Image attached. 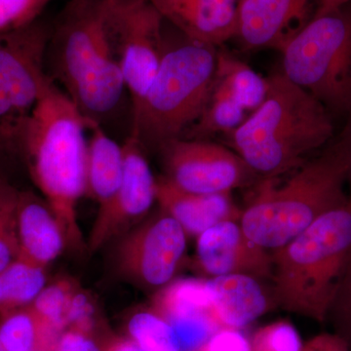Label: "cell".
<instances>
[{
	"mask_svg": "<svg viewBox=\"0 0 351 351\" xmlns=\"http://www.w3.org/2000/svg\"><path fill=\"white\" fill-rule=\"evenodd\" d=\"M75 291L71 281L62 279L46 285L31 306L50 326L63 332L66 329L69 304Z\"/></svg>",
	"mask_w": 351,
	"mask_h": 351,
	"instance_id": "cell-26",
	"label": "cell"
},
{
	"mask_svg": "<svg viewBox=\"0 0 351 351\" xmlns=\"http://www.w3.org/2000/svg\"><path fill=\"white\" fill-rule=\"evenodd\" d=\"M58 337L31 306L1 314L0 351H54Z\"/></svg>",
	"mask_w": 351,
	"mask_h": 351,
	"instance_id": "cell-21",
	"label": "cell"
},
{
	"mask_svg": "<svg viewBox=\"0 0 351 351\" xmlns=\"http://www.w3.org/2000/svg\"><path fill=\"white\" fill-rule=\"evenodd\" d=\"M304 351H350V348L332 332L314 337L304 345Z\"/></svg>",
	"mask_w": 351,
	"mask_h": 351,
	"instance_id": "cell-34",
	"label": "cell"
},
{
	"mask_svg": "<svg viewBox=\"0 0 351 351\" xmlns=\"http://www.w3.org/2000/svg\"><path fill=\"white\" fill-rule=\"evenodd\" d=\"M212 316L219 328L241 329L269 311L272 300L265 294L258 279L244 274L213 277Z\"/></svg>",
	"mask_w": 351,
	"mask_h": 351,
	"instance_id": "cell-19",
	"label": "cell"
},
{
	"mask_svg": "<svg viewBox=\"0 0 351 351\" xmlns=\"http://www.w3.org/2000/svg\"><path fill=\"white\" fill-rule=\"evenodd\" d=\"M107 351H144L132 339L119 341L110 346Z\"/></svg>",
	"mask_w": 351,
	"mask_h": 351,
	"instance_id": "cell-36",
	"label": "cell"
},
{
	"mask_svg": "<svg viewBox=\"0 0 351 351\" xmlns=\"http://www.w3.org/2000/svg\"><path fill=\"white\" fill-rule=\"evenodd\" d=\"M122 147L124 170L121 184L107 206L99 209L90 235L92 252L144 217L156 201V178L145 158L144 147L130 135Z\"/></svg>",
	"mask_w": 351,
	"mask_h": 351,
	"instance_id": "cell-13",
	"label": "cell"
},
{
	"mask_svg": "<svg viewBox=\"0 0 351 351\" xmlns=\"http://www.w3.org/2000/svg\"><path fill=\"white\" fill-rule=\"evenodd\" d=\"M212 308L209 283L201 279L171 281L159 290L154 300V311L168 321L196 314L212 315Z\"/></svg>",
	"mask_w": 351,
	"mask_h": 351,
	"instance_id": "cell-22",
	"label": "cell"
},
{
	"mask_svg": "<svg viewBox=\"0 0 351 351\" xmlns=\"http://www.w3.org/2000/svg\"><path fill=\"white\" fill-rule=\"evenodd\" d=\"M267 82L262 105L230 138L235 152L256 174L277 178L297 169L307 154L326 145L334 126L327 108L283 73Z\"/></svg>",
	"mask_w": 351,
	"mask_h": 351,
	"instance_id": "cell-4",
	"label": "cell"
},
{
	"mask_svg": "<svg viewBox=\"0 0 351 351\" xmlns=\"http://www.w3.org/2000/svg\"><path fill=\"white\" fill-rule=\"evenodd\" d=\"M160 151L165 177L189 193H230L258 177L237 152L202 138H176Z\"/></svg>",
	"mask_w": 351,
	"mask_h": 351,
	"instance_id": "cell-10",
	"label": "cell"
},
{
	"mask_svg": "<svg viewBox=\"0 0 351 351\" xmlns=\"http://www.w3.org/2000/svg\"><path fill=\"white\" fill-rule=\"evenodd\" d=\"M267 78L226 53H217L211 93L199 119L188 138H202L219 132L239 128L265 101Z\"/></svg>",
	"mask_w": 351,
	"mask_h": 351,
	"instance_id": "cell-11",
	"label": "cell"
},
{
	"mask_svg": "<svg viewBox=\"0 0 351 351\" xmlns=\"http://www.w3.org/2000/svg\"><path fill=\"white\" fill-rule=\"evenodd\" d=\"M237 1H239V0H237Z\"/></svg>",
	"mask_w": 351,
	"mask_h": 351,
	"instance_id": "cell-39",
	"label": "cell"
},
{
	"mask_svg": "<svg viewBox=\"0 0 351 351\" xmlns=\"http://www.w3.org/2000/svg\"><path fill=\"white\" fill-rule=\"evenodd\" d=\"M345 142L348 152V179L351 181V112L348 113L345 128L339 136Z\"/></svg>",
	"mask_w": 351,
	"mask_h": 351,
	"instance_id": "cell-35",
	"label": "cell"
},
{
	"mask_svg": "<svg viewBox=\"0 0 351 351\" xmlns=\"http://www.w3.org/2000/svg\"><path fill=\"white\" fill-rule=\"evenodd\" d=\"M128 332L132 341L144 351H182L174 328L156 311L134 314Z\"/></svg>",
	"mask_w": 351,
	"mask_h": 351,
	"instance_id": "cell-24",
	"label": "cell"
},
{
	"mask_svg": "<svg viewBox=\"0 0 351 351\" xmlns=\"http://www.w3.org/2000/svg\"><path fill=\"white\" fill-rule=\"evenodd\" d=\"M0 176H3V175H2L1 173H0Z\"/></svg>",
	"mask_w": 351,
	"mask_h": 351,
	"instance_id": "cell-38",
	"label": "cell"
},
{
	"mask_svg": "<svg viewBox=\"0 0 351 351\" xmlns=\"http://www.w3.org/2000/svg\"><path fill=\"white\" fill-rule=\"evenodd\" d=\"M53 22L0 34V156H22L29 120L51 82L45 66Z\"/></svg>",
	"mask_w": 351,
	"mask_h": 351,
	"instance_id": "cell-8",
	"label": "cell"
},
{
	"mask_svg": "<svg viewBox=\"0 0 351 351\" xmlns=\"http://www.w3.org/2000/svg\"><path fill=\"white\" fill-rule=\"evenodd\" d=\"M93 304L89 298L76 290L69 304L66 328L89 332L93 322Z\"/></svg>",
	"mask_w": 351,
	"mask_h": 351,
	"instance_id": "cell-32",
	"label": "cell"
},
{
	"mask_svg": "<svg viewBox=\"0 0 351 351\" xmlns=\"http://www.w3.org/2000/svg\"><path fill=\"white\" fill-rule=\"evenodd\" d=\"M85 195L96 201L99 209L107 206L119 191L124 170L123 147L106 133L100 122L87 119Z\"/></svg>",
	"mask_w": 351,
	"mask_h": 351,
	"instance_id": "cell-20",
	"label": "cell"
},
{
	"mask_svg": "<svg viewBox=\"0 0 351 351\" xmlns=\"http://www.w3.org/2000/svg\"><path fill=\"white\" fill-rule=\"evenodd\" d=\"M348 147L338 137L319 156L302 163L287 181L263 178L255 196L242 211L245 234L263 248L276 250L301 234L314 221L350 199Z\"/></svg>",
	"mask_w": 351,
	"mask_h": 351,
	"instance_id": "cell-3",
	"label": "cell"
},
{
	"mask_svg": "<svg viewBox=\"0 0 351 351\" xmlns=\"http://www.w3.org/2000/svg\"><path fill=\"white\" fill-rule=\"evenodd\" d=\"M86 120L56 83L49 85L32 112L22 156L32 181L59 221L66 244L80 246L77 205L85 195Z\"/></svg>",
	"mask_w": 351,
	"mask_h": 351,
	"instance_id": "cell-1",
	"label": "cell"
},
{
	"mask_svg": "<svg viewBox=\"0 0 351 351\" xmlns=\"http://www.w3.org/2000/svg\"><path fill=\"white\" fill-rule=\"evenodd\" d=\"M325 0H239L237 32L245 49H276L286 45L321 13Z\"/></svg>",
	"mask_w": 351,
	"mask_h": 351,
	"instance_id": "cell-14",
	"label": "cell"
},
{
	"mask_svg": "<svg viewBox=\"0 0 351 351\" xmlns=\"http://www.w3.org/2000/svg\"><path fill=\"white\" fill-rule=\"evenodd\" d=\"M186 38L166 48L151 86L133 110L132 133L145 147L160 149L181 138L206 107L216 71V48Z\"/></svg>",
	"mask_w": 351,
	"mask_h": 351,
	"instance_id": "cell-6",
	"label": "cell"
},
{
	"mask_svg": "<svg viewBox=\"0 0 351 351\" xmlns=\"http://www.w3.org/2000/svg\"><path fill=\"white\" fill-rule=\"evenodd\" d=\"M186 237L182 226L161 211L127 235L119 249L120 269L138 285L161 290L179 267Z\"/></svg>",
	"mask_w": 351,
	"mask_h": 351,
	"instance_id": "cell-12",
	"label": "cell"
},
{
	"mask_svg": "<svg viewBox=\"0 0 351 351\" xmlns=\"http://www.w3.org/2000/svg\"><path fill=\"white\" fill-rule=\"evenodd\" d=\"M201 267L212 277L244 274L272 278V257L245 234L235 221H226L197 237Z\"/></svg>",
	"mask_w": 351,
	"mask_h": 351,
	"instance_id": "cell-15",
	"label": "cell"
},
{
	"mask_svg": "<svg viewBox=\"0 0 351 351\" xmlns=\"http://www.w3.org/2000/svg\"><path fill=\"white\" fill-rule=\"evenodd\" d=\"M334 334L351 348V258L327 314Z\"/></svg>",
	"mask_w": 351,
	"mask_h": 351,
	"instance_id": "cell-30",
	"label": "cell"
},
{
	"mask_svg": "<svg viewBox=\"0 0 351 351\" xmlns=\"http://www.w3.org/2000/svg\"><path fill=\"white\" fill-rule=\"evenodd\" d=\"M54 351H101L87 332L68 329L58 337Z\"/></svg>",
	"mask_w": 351,
	"mask_h": 351,
	"instance_id": "cell-33",
	"label": "cell"
},
{
	"mask_svg": "<svg viewBox=\"0 0 351 351\" xmlns=\"http://www.w3.org/2000/svg\"><path fill=\"white\" fill-rule=\"evenodd\" d=\"M156 202L161 211L172 217L186 235L193 237H199L223 221H237L242 214L230 193H189L178 188L165 176L156 179Z\"/></svg>",
	"mask_w": 351,
	"mask_h": 351,
	"instance_id": "cell-17",
	"label": "cell"
},
{
	"mask_svg": "<svg viewBox=\"0 0 351 351\" xmlns=\"http://www.w3.org/2000/svg\"><path fill=\"white\" fill-rule=\"evenodd\" d=\"M105 0H71L53 21L47 75L87 119L100 122L126 89L104 23Z\"/></svg>",
	"mask_w": 351,
	"mask_h": 351,
	"instance_id": "cell-2",
	"label": "cell"
},
{
	"mask_svg": "<svg viewBox=\"0 0 351 351\" xmlns=\"http://www.w3.org/2000/svg\"><path fill=\"white\" fill-rule=\"evenodd\" d=\"M52 0H0V34L32 24Z\"/></svg>",
	"mask_w": 351,
	"mask_h": 351,
	"instance_id": "cell-29",
	"label": "cell"
},
{
	"mask_svg": "<svg viewBox=\"0 0 351 351\" xmlns=\"http://www.w3.org/2000/svg\"><path fill=\"white\" fill-rule=\"evenodd\" d=\"M351 3V0H325L326 11L335 10Z\"/></svg>",
	"mask_w": 351,
	"mask_h": 351,
	"instance_id": "cell-37",
	"label": "cell"
},
{
	"mask_svg": "<svg viewBox=\"0 0 351 351\" xmlns=\"http://www.w3.org/2000/svg\"><path fill=\"white\" fill-rule=\"evenodd\" d=\"M252 351H304L297 329L287 321H276L258 329L251 341Z\"/></svg>",
	"mask_w": 351,
	"mask_h": 351,
	"instance_id": "cell-27",
	"label": "cell"
},
{
	"mask_svg": "<svg viewBox=\"0 0 351 351\" xmlns=\"http://www.w3.org/2000/svg\"><path fill=\"white\" fill-rule=\"evenodd\" d=\"M169 322L177 334L182 351H197L219 329L209 313L184 316Z\"/></svg>",
	"mask_w": 351,
	"mask_h": 351,
	"instance_id": "cell-28",
	"label": "cell"
},
{
	"mask_svg": "<svg viewBox=\"0 0 351 351\" xmlns=\"http://www.w3.org/2000/svg\"><path fill=\"white\" fill-rule=\"evenodd\" d=\"M184 38L216 48L234 38L237 0H149Z\"/></svg>",
	"mask_w": 351,
	"mask_h": 351,
	"instance_id": "cell-16",
	"label": "cell"
},
{
	"mask_svg": "<svg viewBox=\"0 0 351 351\" xmlns=\"http://www.w3.org/2000/svg\"><path fill=\"white\" fill-rule=\"evenodd\" d=\"M321 13L282 51L283 75L330 113L351 112V12Z\"/></svg>",
	"mask_w": 351,
	"mask_h": 351,
	"instance_id": "cell-7",
	"label": "cell"
},
{
	"mask_svg": "<svg viewBox=\"0 0 351 351\" xmlns=\"http://www.w3.org/2000/svg\"><path fill=\"white\" fill-rule=\"evenodd\" d=\"M19 258L46 267L59 257L66 245L59 221L44 198L20 191L17 207Z\"/></svg>",
	"mask_w": 351,
	"mask_h": 351,
	"instance_id": "cell-18",
	"label": "cell"
},
{
	"mask_svg": "<svg viewBox=\"0 0 351 351\" xmlns=\"http://www.w3.org/2000/svg\"><path fill=\"white\" fill-rule=\"evenodd\" d=\"M271 257L274 304L326 322L351 258V195L345 206L321 217Z\"/></svg>",
	"mask_w": 351,
	"mask_h": 351,
	"instance_id": "cell-5",
	"label": "cell"
},
{
	"mask_svg": "<svg viewBox=\"0 0 351 351\" xmlns=\"http://www.w3.org/2000/svg\"><path fill=\"white\" fill-rule=\"evenodd\" d=\"M45 286V267L18 258L0 272V314L31 306Z\"/></svg>",
	"mask_w": 351,
	"mask_h": 351,
	"instance_id": "cell-23",
	"label": "cell"
},
{
	"mask_svg": "<svg viewBox=\"0 0 351 351\" xmlns=\"http://www.w3.org/2000/svg\"><path fill=\"white\" fill-rule=\"evenodd\" d=\"M197 351H252V346L239 330L219 328Z\"/></svg>",
	"mask_w": 351,
	"mask_h": 351,
	"instance_id": "cell-31",
	"label": "cell"
},
{
	"mask_svg": "<svg viewBox=\"0 0 351 351\" xmlns=\"http://www.w3.org/2000/svg\"><path fill=\"white\" fill-rule=\"evenodd\" d=\"M19 189L0 176V272L20 255L17 234Z\"/></svg>",
	"mask_w": 351,
	"mask_h": 351,
	"instance_id": "cell-25",
	"label": "cell"
},
{
	"mask_svg": "<svg viewBox=\"0 0 351 351\" xmlns=\"http://www.w3.org/2000/svg\"><path fill=\"white\" fill-rule=\"evenodd\" d=\"M164 22L149 0H105L104 23L126 89L136 107L151 86L164 54Z\"/></svg>",
	"mask_w": 351,
	"mask_h": 351,
	"instance_id": "cell-9",
	"label": "cell"
}]
</instances>
